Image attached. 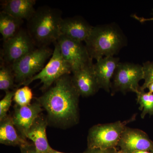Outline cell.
Listing matches in <instances>:
<instances>
[{"instance_id": "5bb4252c", "label": "cell", "mask_w": 153, "mask_h": 153, "mask_svg": "<svg viewBox=\"0 0 153 153\" xmlns=\"http://www.w3.org/2000/svg\"><path fill=\"white\" fill-rule=\"evenodd\" d=\"M120 63V58L114 56L102 57L94 64V71L100 88L109 92L111 88V79Z\"/></svg>"}, {"instance_id": "4316f807", "label": "cell", "mask_w": 153, "mask_h": 153, "mask_svg": "<svg viewBox=\"0 0 153 153\" xmlns=\"http://www.w3.org/2000/svg\"><path fill=\"white\" fill-rule=\"evenodd\" d=\"M147 88L149 89V92L153 94V82H152L148 85Z\"/></svg>"}, {"instance_id": "ba28073f", "label": "cell", "mask_w": 153, "mask_h": 153, "mask_svg": "<svg viewBox=\"0 0 153 153\" xmlns=\"http://www.w3.org/2000/svg\"><path fill=\"white\" fill-rule=\"evenodd\" d=\"M63 59L70 66L72 73L84 67L93 60L82 42L61 35L56 41Z\"/></svg>"}, {"instance_id": "8fae6325", "label": "cell", "mask_w": 153, "mask_h": 153, "mask_svg": "<svg viewBox=\"0 0 153 153\" xmlns=\"http://www.w3.org/2000/svg\"><path fill=\"white\" fill-rule=\"evenodd\" d=\"M14 108L13 114L12 117L14 126L19 134L26 139V134L43 111V108L36 101L26 106H19L16 104Z\"/></svg>"}, {"instance_id": "484cf974", "label": "cell", "mask_w": 153, "mask_h": 153, "mask_svg": "<svg viewBox=\"0 0 153 153\" xmlns=\"http://www.w3.org/2000/svg\"><path fill=\"white\" fill-rule=\"evenodd\" d=\"M131 17L133 18L134 19L137 20L138 21L140 22V23H143L144 22H147V21H153V17L150 19H145V18H143V17H139L137 16L136 15H132Z\"/></svg>"}, {"instance_id": "52a82bcc", "label": "cell", "mask_w": 153, "mask_h": 153, "mask_svg": "<svg viewBox=\"0 0 153 153\" xmlns=\"http://www.w3.org/2000/svg\"><path fill=\"white\" fill-rule=\"evenodd\" d=\"M54 44L53 54L49 62L40 72L26 82L25 85H28L35 80L39 79L43 84L41 89L44 92L61 76L72 73L70 66L62 57L57 42H55Z\"/></svg>"}, {"instance_id": "7a4b0ae2", "label": "cell", "mask_w": 153, "mask_h": 153, "mask_svg": "<svg viewBox=\"0 0 153 153\" xmlns=\"http://www.w3.org/2000/svg\"><path fill=\"white\" fill-rule=\"evenodd\" d=\"M91 59L114 56L127 45V38L119 26L115 23L93 27L85 41Z\"/></svg>"}, {"instance_id": "83f0119b", "label": "cell", "mask_w": 153, "mask_h": 153, "mask_svg": "<svg viewBox=\"0 0 153 153\" xmlns=\"http://www.w3.org/2000/svg\"><path fill=\"white\" fill-rule=\"evenodd\" d=\"M133 153H152L151 152H149V151H137V152H134Z\"/></svg>"}, {"instance_id": "4dcf8cb0", "label": "cell", "mask_w": 153, "mask_h": 153, "mask_svg": "<svg viewBox=\"0 0 153 153\" xmlns=\"http://www.w3.org/2000/svg\"><path fill=\"white\" fill-rule=\"evenodd\" d=\"M151 152L152 153H153V149L151 151Z\"/></svg>"}, {"instance_id": "4fadbf2b", "label": "cell", "mask_w": 153, "mask_h": 153, "mask_svg": "<svg viewBox=\"0 0 153 153\" xmlns=\"http://www.w3.org/2000/svg\"><path fill=\"white\" fill-rule=\"evenodd\" d=\"M93 27L82 17L76 16L63 19L60 25V33L61 35L73 41L85 42Z\"/></svg>"}, {"instance_id": "2e32d148", "label": "cell", "mask_w": 153, "mask_h": 153, "mask_svg": "<svg viewBox=\"0 0 153 153\" xmlns=\"http://www.w3.org/2000/svg\"><path fill=\"white\" fill-rule=\"evenodd\" d=\"M36 0H6L1 2L3 12L16 19L29 20L36 10L34 8Z\"/></svg>"}, {"instance_id": "e0dca14e", "label": "cell", "mask_w": 153, "mask_h": 153, "mask_svg": "<svg viewBox=\"0 0 153 153\" xmlns=\"http://www.w3.org/2000/svg\"><path fill=\"white\" fill-rule=\"evenodd\" d=\"M0 143L6 146L20 147L29 143L17 131L10 115H8L0 120Z\"/></svg>"}, {"instance_id": "d6986e66", "label": "cell", "mask_w": 153, "mask_h": 153, "mask_svg": "<svg viewBox=\"0 0 153 153\" xmlns=\"http://www.w3.org/2000/svg\"><path fill=\"white\" fill-rule=\"evenodd\" d=\"M2 61L0 68V89L6 92L15 87L16 81L12 66Z\"/></svg>"}, {"instance_id": "ffe728a7", "label": "cell", "mask_w": 153, "mask_h": 153, "mask_svg": "<svg viewBox=\"0 0 153 153\" xmlns=\"http://www.w3.org/2000/svg\"><path fill=\"white\" fill-rule=\"evenodd\" d=\"M137 102L139 104V109L141 111V117L144 119L147 114L153 115V94L146 92L140 88L137 92Z\"/></svg>"}, {"instance_id": "9a60e30c", "label": "cell", "mask_w": 153, "mask_h": 153, "mask_svg": "<svg viewBox=\"0 0 153 153\" xmlns=\"http://www.w3.org/2000/svg\"><path fill=\"white\" fill-rule=\"evenodd\" d=\"M48 124L47 118L40 115L26 134V138L33 142L36 150L40 153H49L52 148L48 143L46 132Z\"/></svg>"}, {"instance_id": "6da1fadb", "label": "cell", "mask_w": 153, "mask_h": 153, "mask_svg": "<svg viewBox=\"0 0 153 153\" xmlns=\"http://www.w3.org/2000/svg\"><path fill=\"white\" fill-rule=\"evenodd\" d=\"M79 97L71 76L66 74L36 100L47 112L48 123L63 128L78 123Z\"/></svg>"}, {"instance_id": "603a6c76", "label": "cell", "mask_w": 153, "mask_h": 153, "mask_svg": "<svg viewBox=\"0 0 153 153\" xmlns=\"http://www.w3.org/2000/svg\"><path fill=\"white\" fill-rule=\"evenodd\" d=\"M142 66L144 82L140 88L142 90H145L147 88L148 85L153 82V61L145 62L143 63Z\"/></svg>"}, {"instance_id": "f1b7e54d", "label": "cell", "mask_w": 153, "mask_h": 153, "mask_svg": "<svg viewBox=\"0 0 153 153\" xmlns=\"http://www.w3.org/2000/svg\"><path fill=\"white\" fill-rule=\"evenodd\" d=\"M49 153H64L63 152H58V151H57L51 148V149H50V152H49Z\"/></svg>"}, {"instance_id": "5b68a950", "label": "cell", "mask_w": 153, "mask_h": 153, "mask_svg": "<svg viewBox=\"0 0 153 153\" xmlns=\"http://www.w3.org/2000/svg\"><path fill=\"white\" fill-rule=\"evenodd\" d=\"M52 50L48 46L38 47L11 65L18 83L17 87L25 83L42 70L47 60L52 56Z\"/></svg>"}, {"instance_id": "3957f363", "label": "cell", "mask_w": 153, "mask_h": 153, "mask_svg": "<svg viewBox=\"0 0 153 153\" xmlns=\"http://www.w3.org/2000/svg\"><path fill=\"white\" fill-rule=\"evenodd\" d=\"M63 19L61 12L58 9L45 6L36 10L27 21V30L36 46L45 47L56 42L61 36Z\"/></svg>"}, {"instance_id": "7c38bea8", "label": "cell", "mask_w": 153, "mask_h": 153, "mask_svg": "<svg viewBox=\"0 0 153 153\" xmlns=\"http://www.w3.org/2000/svg\"><path fill=\"white\" fill-rule=\"evenodd\" d=\"M93 61L74 72L72 77V82L80 96L89 97L94 95L100 89L94 71Z\"/></svg>"}, {"instance_id": "f546056e", "label": "cell", "mask_w": 153, "mask_h": 153, "mask_svg": "<svg viewBox=\"0 0 153 153\" xmlns=\"http://www.w3.org/2000/svg\"><path fill=\"white\" fill-rule=\"evenodd\" d=\"M115 153H124L123 152H115Z\"/></svg>"}, {"instance_id": "8992f818", "label": "cell", "mask_w": 153, "mask_h": 153, "mask_svg": "<svg viewBox=\"0 0 153 153\" xmlns=\"http://www.w3.org/2000/svg\"><path fill=\"white\" fill-rule=\"evenodd\" d=\"M143 67L142 65L129 62H120L117 66L111 82L112 93L128 92L136 93L140 88L139 82L143 79Z\"/></svg>"}, {"instance_id": "d4e9b609", "label": "cell", "mask_w": 153, "mask_h": 153, "mask_svg": "<svg viewBox=\"0 0 153 153\" xmlns=\"http://www.w3.org/2000/svg\"><path fill=\"white\" fill-rule=\"evenodd\" d=\"M114 149H109L102 150L99 149H89L83 153H115L114 150Z\"/></svg>"}, {"instance_id": "44dd1931", "label": "cell", "mask_w": 153, "mask_h": 153, "mask_svg": "<svg viewBox=\"0 0 153 153\" xmlns=\"http://www.w3.org/2000/svg\"><path fill=\"white\" fill-rule=\"evenodd\" d=\"M33 98V93L31 88L28 85H24L16 89L13 100L17 105L23 106L31 104Z\"/></svg>"}, {"instance_id": "cb8c5ba5", "label": "cell", "mask_w": 153, "mask_h": 153, "mask_svg": "<svg viewBox=\"0 0 153 153\" xmlns=\"http://www.w3.org/2000/svg\"><path fill=\"white\" fill-rule=\"evenodd\" d=\"M22 153H40L36 150L35 146L29 143L20 147Z\"/></svg>"}, {"instance_id": "9c48e42d", "label": "cell", "mask_w": 153, "mask_h": 153, "mask_svg": "<svg viewBox=\"0 0 153 153\" xmlns=\"http://www.w3.org/2000/svg\"><path fill=\"white\" fill-rule=\"evenodd\" d=\"M36 47L27 30L21 28L15 36L4 41L2 60L11 66L26 54L36 49Z\"/></svg>"}, {"instance_id": "ac0fdd59", "label": "cell", "mask_w": 153, "mask_h": 153, "mask_svg": "<svg viewBox=\"0 0 153 153\" xmlns=\"http://www.w3.org/2000/svg\"><path fill=\"white\" fill-rule=\"evenodd\" d=\"M24 20L12 16L3 11L0 13V33L4 41L15 36L21 30Z\"/></svg>"}, {"instance_id": "7402d4cb", "label": "cell", "mask_w": 153, "mask_h": 153, "mask_svg": "<svg viewBox=\"0 0 153 153\" xmlns=\"http://www.w3.org/2000/svg\"><path fill=\"white\" fill-rule=\"evenodd\" d=\"M15 91H6L5 95L0 101V120L8 115L7 113L11 106Z\"/></svg>"}, {"instance_id": "30bf717a", "label": "cell", "mask_w": 153, "mask_h": 153, "mask_svg": "<svg viewBox=\"0 0 153 153\" xmlns=\"http://www.w3.org/2000/svg\"><path fill=\"white\" fill-rule=\"evenodd\" d=\"M118 146L124 153H133L139 151L151 152L153 149V142L147 134L141 130L126 126Z\"/></svg>"}, {"instance_id": "277c9868", "label": "cell", "mask_w": 153, "mask_h": 153, "mask_svg": "<svg viewBox=\"0 0 153 153\" xmlns=\"http://www.w3.org/2000/svg\"><path fill=\"white\" fill-rule=\"evenodd\" d=\"M136 114L130 118L111 123L100 124L91 127L87 136L89 149L102 150L114 149L119 142L127 125L135 120Z\"/></svg>"}]
</instances>
